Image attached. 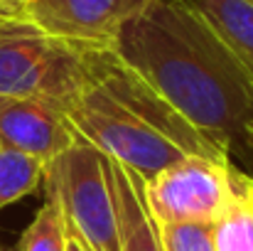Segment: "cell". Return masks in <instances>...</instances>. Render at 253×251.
<instances>
[{"label": "cell", "mask_w": 253, "mask_h": 251, "mask_svg": "<svg viewBox=\"0 0 253 251\" xmlns=\"http://www.w3.org/2000/svg\"><path fill=\"white\" fill-rule=\"evenodd\" d=\"M169 106L229 158L253 148V74L189 0H150L113 42Z\"/></svg>", "instance_id": "6da1fadb"}, {"label": "cell", "mask_w": 253, "mask_h": 251, "mask_svg": "<svg viewBox=\"0 0 253 251\" xmlns=\"http://www.w3.org/2000/svg\"><path fill=\"white\" fill-rule=\"evenodd\" d=\"M67 116L86 143L143 182L187 155L229 158L192 128L113 47H93L88 77Z\"/></svg>", "instance_id": "7a4b0ae2"}, {"label": "cell", "mask_w": 253, "mask_h": 251, "mask_svg": "<svg viewBox=\"0 0 253 251\" xmlns=\"http://www.w3.org/2000/svg\"><path fill=\"white\" fill-rule=\"evenodd\" d=\"M91 52L30 20H7L0 25V96L37 99L67 111L88 77Z\"/></svg>", "instance_id": "3957f363"}, {"label": "cell", "mask_w": 253, "mask_h": 251, "mask_svg": "<svg viewBox=\"0 0 253 251\" xmlns=\"http://www.w3.org/2000/svg\"><path fill=\"white\" fill-rule=\"evenodd\" d=\"M44 192L57 200L69 237L84 251H118L116 197L101 151L79 138L44 167Z\"/></svg>", "instance_id": "277c9868"}, {"label": "cell", "mask_w": 253, "mask_h": 251, "mask_svg": "<svg viewBox=\"0 0 253 251\" xmlns=\"http://www.w3.org/2000/svg\"><path fill=\"white\" fill-rule=\"evenodd\" d=\"M249 175L234 160L187 155L143 182V200L158 227L179 222L216 224L241 197Z\"/></svg>", "instance_id": "5b68a950"}, {"label": "cell", "mask_w": 253, "mask_h": 251, "mask_svg": "<svg viewBox=\"0 0 253 251\" xmlns=\"http://www.w3.org/2000/svg\"><path fill=\"white\" fill-rule=\"evenodd\" d=\"M150 0H25V20L86 47H113L121 27Z\"/></svg>", "instance_id": "8992f818"}, {"label": "cell", "mask_w": 253, "mask_h": 251, "mask_svg": "<svg viewBox=\"0 0 253 251\" xmlns=\"http://www.w3.org/2000/svg\"><path fill=\"white\" fill-rule=\"evenodd\" d=\"M79 138L62 106L37 99L0 96V146L27 153L47 167Z\"/></svg>", "instance_id": "52a82bcc"}, {"label": "cell", "mask_w": 253, "mask_h": 251, "mask_svg": "<svg viewBox=\"0 0 253 251\" xmlns=\"http://www.w3.org/2000/svg\"><path fill=\"white\" fill-rule=\"evenodd\" d=\"M108 175L116 197L118 251H163L160 227L145 207L143 180L108 158Z\"/></svg>", "instance_id": "ba28073f"}, {"label": "cell", "mask_w": 253, "mask_h": 251, "mask_svg": "<svg viewBox=\"0 0 253 251\" xmlns=\"http://www.w3.org/2000/svg\"><path fill=\"white\" fill-rule=\"evenodd\" d=\"M253 74V0H189Z\"/></svg>", "instance_id": "9c48e42d"}, {"label": "cell", "mask_w": 253, "mask_h": 251, "mask_svg": "<svg viewBox=\"0 0 253 251\" xmlns=\"http://www.w3.org/2000/svg\"><path fill=\"white\" fill-rule=\"evenodd\" d=\"M44 182V163L0 146V209L32 195Z\"/></svg>", "instance_id": "30bf717a"}, {"label": "cell", "mask_w": 253, "mask_h": 251, "mask_svg": "<svg viewBox=\"0 0 253 251\" xmlns=\"http://www.w3.org/2000/svg\"><path fill=\"white\" fill-rule=\"evenodd\" d=\"M69 232L64 224V214L52 195L44 197L35 219L22 232L17 251H67Z\"/></svg>", "instance_id": "8fae6325"}, {"label": "cell", "mask_w": 253, "mask_h": 251, "mask_svg": "<svg viewBox=\"0 0 253 251\" xmlns=\"http://www.w3.org/2000/svg\"><path fill=\"white\" fill-rule=\"evenodd\" d=\"M216 251H253V177L236 204L216 222Z\"/></svg>", "instance_id": "7c38bea8"}, {"label": "cell", "mask_w": 253, "mask_h": 251, "mask_svg": "<svg viewBox=\"0 0 253 251\" xmlns=\"http://www.w3.org/2000/svg\"><path fill=\"white\" fill-rule=\"evenodd\" d=\"M163 251H216V224L179 222L160 227Z\"/></svg>", "instance_id": "4fadbf2b"}, {"label": "cell", "mask_w": 253, "mask_h": 251, "mask_svg": "<svg viewBox=\"0 0 253 251\" xmlns=\"http://www.w3.org/2000/svg\"><path fill=\"white\" fill-rule=\"evenodd\" d=\"M0 17L25 20V0H0Z\"/></svg>", "instance_id": "5bb4252c"}, {"label": "cell", "mask_w": 253, "mask_h": 251, "mask_svg": "<svg viewBox=\"0 0 253 251\" xmlns=\"http://www.w3.org/2000/svg\"><path fill=\"white\" fill-rule=\"evenodd\" d=\"M67 251H84V249H82V247H79V244H77V242H74L72 237H69V244H67Z\"/></svg>", "instance_id": "9a60e30c"}, {"label": "cell", "mask_w": 253, "mask_h": 251, "mask_svg": "<svg viewBox=\"0 0 253 251\" xmlns=\"http://www.w3.org/2000/svg\"><path fill=\"white\" fill-rule=\"evenodd\" d=\"M249 136H251V146H253V123L249 126Z\"/></svg>", "instance_id": "2e32d148"}, {"label": "cell", "mask_w": 253, "mask_h": 251, "mask_svg": "<svg viewBox=\"0 0 253 251\" xmlns=\"http://www.w3.org/2000/svg\"><path fill=\"white\" fill-rule=\"evenodd\" d=\"M5 22H7V20H5V17H0V25H5Z\"/></svg>", "instance_id": "e0dca14e"}, {"label": "cell", "mask_w": 253, "mask_h": 251, "mask_svg": "<svg viewBox=\"0 0 253 251\" xmlns=\"http://www.w3.org/2000/svg\"><path fill=\"white\" fill-rule=\"evenodd\" d=\"M0 251H5V249H2V247H0Z\"/></svg>", "instance_id": "ac0fdd59"}]
</instances>
